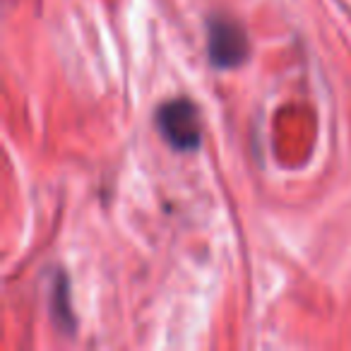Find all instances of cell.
<instances>
[{
	"label": "cell",
	"mask_w": 351,
	"mask_h": 351,
	"mask_svg": "<svg viewBox=\"0 0 351 351\" xmlns=\"http://www.w3.org/2000/svg\"><path fill=\"white\" fill-rule=\"evenodd\" d=\"M156 128L173 149L193 152L200 147V111L191 99H171V101L161 104L156 111Z\"/></svg>",
	"instance_id": "obj_1"
},
{
	"label": "cell",
	"mask_w": 351,
	"mask_h": 351,
	"mask_svg": "<svg viewBox=\"0 0 351 351\" xmlns=\"http://www.w3.org/2000/svg\"><path fill=\"white\" fill-rule=\"evenodd\" d=\"M250 53L248 34L236 20L215 15L207 25V56L210 63L219 70L239 68Z\"/></svg>",
	"instance_id": "obj_2"
},
{
	"label": "cell",
	"mask_w": 351,
	"mask_h": 351,
	"mask_svg": "<svg viewBox=\"0 0 351 351\" xmlns=\"http://www.w3.org/2000/svg\"><path fill=\"white\" fill-rule=\"evenodd\" d=\"M51 311H53L56 320L60 327L70 330L75 325L73 315H70V306H68V282H65L63 274L53 279V289H51Z\"/></svg>",
	"instance_id": "obj_3"
}]
</instances>
